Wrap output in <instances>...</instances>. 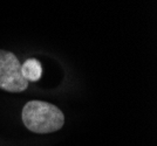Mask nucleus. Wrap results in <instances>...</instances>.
<instances>
[{
  "instance_id": "nucleus-2",
  "label": "nucleus",
  "mask_w": 157,
  "mask_h": 146,
  "mask_svg": "<svg viewBox=\"0 0 157 146\" xmlns=\"http://www.w3.org/2000/svg\"><path fill=\"white\" fill-rule=\"evenodd\" d=\"M28 86L21 74V63L11 52L0 50V89L10 93H21Z\"/></svg>"
},
{
  "instance_id": "nucleus-1",
  "label": "nucleus",
  "mask_w": 157,
  "mask_h": 146,
  "mask_svg": "<svg viewBox=\"0 0 157 146\" xmlns=\"http://www.w3.org/2000/svg\"><path fill=\"white\" fill-rule=\"evenodd\" d=\"M21 118L29 131L39 134L59 131L65 124V116L59 108L42 100L28 102L22 109Z\"/></svg>"
},
{
  "instance_id": "nucleus-3",
  "label": "nucleus",
  "mask_w": 157,
  "mask_h": 146,
  "mask_svg": "<svg viewBox=\"0 0 157 146\" xmlns=\"http://www.w3.org/2000/svg\"><path fill=\"white\" fill-rule=\"evenodd\" d=\"M21 74L27 82H36L40 80L42 74L41 63L36 59H28L21 64Z\"/></svg>"
}]
</instances>
